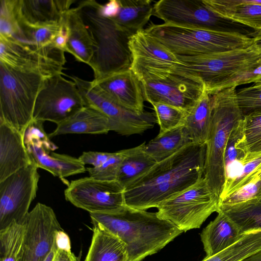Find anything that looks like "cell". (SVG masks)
Returning <instances> with one entry per match:
<instances>
[{"mask_svg": "<svg viewBox=\"0 0 261 261\" xmlns=\"http://www.w3.org/2000/svg\"><path fill=\"white\" fill-rule=\"evenodd\" d=\"M25 232L19 261H44L51 251L57 231L63 229L53 209L38 203L24 222Z\"/></svg>", "mask_w": 261, "mask_h": 261, "instance_id": "2e32d148", "label": "cell"}, {"mask_svg": "<svg viewBox=\"0 0 261 261\" xmlns=\"http://www.w3.org/2000/svg\"><path fill=\"white\" fill-rule=\"evenodd\" d=\"M260 190H259V195H260V196H261V175L260 176Z\"/></svg>", "mask_w": 261, "mask_h": 261, "instance_id": "f5cc1de1", "label": "cell"}, {"mask_svg": "<svg viewBox=\"0 0 261 261\" xmlns=\"http://www.w3.org/2000/svg\"><path fill=\"white\" fill-rule=\"evenodd\" d=\"M111 131L108 117L94 108L85 107L74 115L57 125L48 135L53 138L68 134H107Z\"/></svg>", "mask_w": 261, "mask_h": 261, "instance_id": "7402d4cb", "label": "cell"}, {"mask_svg": "<svg viewBox=\"0 0 261 261\" xmlns=\"http://www.w3.org/2000/svg\"><path fill=\"white\" fill-rule=\"evenodd\" d=\"M261 174V155L246 164L240 175L221 194L219 202L243 187Z\"/></svg>", "mask_w": 261, "mask_h": 261, "instance_id": "ab89813d", "label": "cell"}, {"mask_svg": "<svg viewBox=\"0 0 261 261\" xmlns=\"http://www.w3.org/2000/svg\"><path fill=\"white\" fill-rule=\"evenodd\" d=\"M54 244L57 249L68 252L71 251V243L69 236L63 230L56 231Z\"/></svg>", "mask_w": 261, "mask_h": 261, "instance_id": "7dc6e473", "label": "cell"}, {"mask_svg": "<svg viewBox=\"0 0 261 261\" xmlns=\"http://www.w3.org/2000/svg\"><path fill=\"white\" fill-rule=\"evenodd\" d=\"M236 87L211 95L212 119L205 144L203 177L219 199L225 182V152L230 135L243 116L236 99Z\"/></svg>", "mask_w": 261, "mask_h": 261, "instance_id": "277c9868", "label": "cell"}, {"mask_svg": "<svg viewBox=\"0 0 261 261\" xmlns=\"http://www.w3.org/2000/svg\"><path fill=\"white\" fill-rule=\"evenodd\" d=\"M125 155V149L112 152L110 158L101 165L97 167H87L89 176L103 181L116 180L121 163Z\"/></svg>", "mask_w": 261, "mask_h": 261, "instance_id": "f35d334b", "label": "cell"}, {"mask_svg": "<svg viewBox=\"0 0 261 261\" xmlns=\"http://www.w3.org/2000/svg\"><path fill=\"white\" fill-rule=\"evenodd\" d=\"M92 82L118 105L138 113L145 111L141 83L130 68Z\"/></svg>", "mask_w": 261, "mask_h": 261, "instance_id": "ac0fdd59", "label": "cell"}, {"mask_svg": "<svg viewBox=\"0 0 261 261\" xmlns=\"http://www.w3.org/2000/svg\"><path fill=\"white\" fill-rule=\"evenodd\" d=\"M112 152L85 151L79 159L85 165H90L97 167L104 163L111 155Z\"/></svg>", "mask_w": 261, "mask_h": 261, "instance_id": "ee69618b", "label": "cell"}, {"mask_svg": "<svg viewBox=\"0 0 261 261\" xmlns=\"http://www.w3.org/2000/svg\"><path fill=\"white\" fill-rule=\"evenodd\" d=\"M219 198L202 176L195 184L162 202L158 216L182 232L199 228L214 212L219 211Z\"/></svg>", "mask_w": 261, "mask_h": 261, "instance_id": "9c48e42d", "label": "cell"}, {"mask_svg": "<svg viewBox=\"0 0 261 261\" xmlns=\"http://www.w3.org/2000/svg\"><path fill=\"white\" fill-rule=\"evenodd\" d=\"M91 222L93 236L85 261H127L123 242L100 224Z\"/></svg>", "mask_w": 261, "mask_h": 261, "instance_id": "d4e9b609", "label": "cell"}, {"mask_svg": "<svg viewBox=\"0 0 261 261\" xmlns=\"http://www.w3.org/2000/svg\"><path fill=\"white\" fill-rule=\"evenodd\" d=\"M128 44L130 68L136 75L147 71H173L180 64L175 55L144 29L132 35Z\"/></svg>", "mask_w": 261, "mask_h": 261, "instance_id": "e0dca14e", "label": "cell"}, {"mask_svg": "<svg viewBox=\"0 0 261 261\" xmlns=\"http://www.w3.org/2000/svg\"><path fill=\"white\" fill-rule=\"evenodd\" d=\"M62 74L45 79L35 102L33 120L57 125L86 107L76 84Z\"/></svg>", "mask_w": 261, "mask_h": 261, "instance_id": "5bb4252c", "label": "cell"}, {"mask_svg": "<svg viewBox=\"0 0 261 261\" xmlns=\"http://www.w3.org/2000/svg\"><path fill=\"white\" fill-rule=\"evenodd\" d=\"M66 14L60 23L59 29L53 42V44L55 47L65 52L66 51L67 45L69 37V28Z\"/></svg>", "mask_w": 261, "mask_h": 261, "instance_id": "f6af8a7d", "label": "cell"}, {"mask_svg": "<svg viewBox=\"0 0 261 261\" xmlns=\"http://www.w3.org/2000/svg\"><path fill=\"white\" fill-rule=\"evenodd\" d=\"M60 24L37 28L21 26V35L17 40L39 46L51 45L59 29Z\"/></svg>", "mask_w": 261, "mask_h": 261, "instance_id": "74e56055", "label": "cell"}, {"mask_svg": "<svg viewBox=\"0 0 261 261\" xmlns=\"http://www.w3.org/2000/svg\"><path fill=\"white\" fill-rule=\"evenodd\" d=\"M141 82L145 101L162 102L187 112L205 92L202 83L176 70L147 71L137 75Z\"/></svg>", "mask_w": 261, "mask_h": 261, "instance_id": "30bf717a", "label": "cell"}, {"mask_svg": "<svg viewBox=\"0 0 261 261\" xmlns=\"http://www.w3.org/2000/svg\"><path fill=\"white\" fill-rule=\"evenodd\" d=\"M94 0L81 1L77 6L94 44V51L88 64L94 79L130 68L129 47L131 35L120 29L111 18L101 16Z\"/></svg>", "mask_w": 261, "mask_h": 261, "instance_id": "3957f363", "label": "cell"}, {"mask_svg": "<svg viewBox=\"0 0 261 261\" xmlns=\"http://www.w3.org/2000/svg\"><path fill=\"white\" fill-rule=\"evenodd\" d=\"M46 77L0 62V122L23 135L33 120L36 98Z\"/></svg>", "mask_w": 261, "mask_h": 261, "instance_id": "8992f818", "label": "cell"}, {"mask_svg": "<svg viewBox=\"0 0 261 261\" xmlns=\"http://www.w3.org/2000/svg\"><path fill=\"white\" fill-rule=\"evenodd\" d=\"M23 135L0 122V182L33 163Z\"/></svg>", "mask_w": 261, "mask_h": 261, "instance_id": "ffe728a7", "label": "cell"}, {"mask_svg": "<svg viewBox=\"0 0 261 261\" xmlns=\"http://www.w3.org/2000/svg\"><path fill=\"white\" fill-rule=\"evenodd\" d=\"M205 144L192 143L156 163L124 190L125 204L145 211L186 190L203 176Z\"/></svg>", "mask_w": 261, "mask_h": 261, "instance_id": "6da1fadb", "label": "cell"}, {"mask_svg": "<svg viewBox=\"0 0 261 261\" xmlns=\"http://www.w3.org/2000/svg\"><path fill=\"white\" fill-rule=\"evenodd\" d=\"M236 99L243 117L261 112V81L237 90Z\"/></svg>", "mask_w": 261, "mask_h": 261, "instance_id": "8d00e7d4", "label": "cell"}, {"mask_svg": "<svg viewBox=\"0 0 261 261\" xmlns=\"http://www.w3.org/2000/svg\"><path fill=\"white\" fill-rule=\"evenodd\" d=\"M120 8L119 0H111L104 5L98 4V10L99 14L107 18H115Z\"/></svg>", "mask_w": 261, "mask_h": 261, "instance_id": "bcb514c9", "label": "cell"}, {"mask_svg": "<svg viewBox=\"0 0 261 261\" xmlns=\"http://www.w3.org/2000/svg\"><path fill=\"white\" fill-rule=\"evenodd\" d=\"M120 8L112 19L123 31L132 36L144 30L153 15V5L150 0H119Z\"/></svg>", "mask_w": 261, "mask_h": 261, "instance_id": "83f0119b", "label": "cell"}, {"mask_svg": "<svg viewBox=\"0 0 261 261\" xmlns=\"http://www.w3.org/2000/svg\"><path fill=\"white\" fill-rule=\"evenodd\" d=\"M242 128L249 153L256 156L261 155V112L243 117Z\"/></svg>", "mask_w": 261, "mask_h": 261, "instance_id": "e575fe53", "label": "cell"}, {"mask_svg": "<svg viewBox=\"0 0 261 261\" xmlns=\"http://www.w3.org/2000/svg\"><path fill=\"white\" fill-rule=\"evenodd\" d=\"M176 56H198L244 49L253 38L236 33L205 30L162 23L145 30Z\"/></svg>", "mask_w": 261, "mask_h": 261, "instance_id": "5b68a950", "label": "cell"}, {"mask_svg": "<svg viewBox=\"0 0 261 261\" xmlns=\"http://www.w3.org/2000/svg\"><path fill=\"white\" fill-rule=\"evenodd\" d=\"M192 143L187 129L181 125L158 134L147 143L145 142L144 149L155 162L159 163Z\"/></svg>", "mask_w": 261, "mask_h": 261, "instance_id": "f546056e", "label": "cell"}, {"mask_svg": "<svg viewBox=\"0 0 261 261\" xmlns=\"http://www.w3.org/2000/svg\"><path fill=\"white\" fill-rule=\"evenodd\" d=\"M243 261H261V252L251 255Z\"/></svg>", "mask_w": 261, "mask_h": 261, "instance_id": "816d5d0a", "label": "cell"}, {"mask_svg": "<svg viewBox=\"0 0 261 261\" xmlns=\"http://www.w3.org/2000/svg\"><path fill=\"white\" fill-rule=\"evenodd\" d=\"M153 15L165 23L208 31L236 33L253 38L257 31L224 18L203 0H161L153 4Z\"/></svg>", "mask_w": 261, "mask_h": 261, "instance_id": "ba28073f", "label": "cell"}, {"mask_svg": "<svg viewBox=\"0 0 261 261\" xmlns=\"http://www.w3.org/2000/svg\"><path fill=\"white\" fill-rule=\"evenodd\" d=\"M38 169L33 162L0 182V230L24 223L38 188Z\"/></svg>", "mask_w": 261, "mask_h": 261, "instance_id": "7c38bea8", "label": "cell"}, {"mask_svg": "<svg viewBox=\"0 0 261 261\" xmlns=\"http://www.w3.org/2000/svg\"><path fill=\"white\" fill-rule=\"evenodd\" d=\"M151 105L153 106L157 123L160 126L159 134L184 125L187 111L162 102H153Z\"/></svg>", "mask_w": 261, "mask_h": 261, "instance_id": "836d02e7", "label": "cell"}, {"mask_svg": "<svg viewBox=\"0 0 261 261\" xmlns=\"http://www.w3.org/2000/svg\"><path fill=\"white\" fill-rule=\"evenodd\" d=\"M43 122L33 120L25 129L24 134L25 145H35L42 146L46 150L54 151L58 147L53 143L45 133L43 126Z\"/></svg>", "mask_w": 261, "mask_h": 261, "instance_id": "60d3db41", "label": "cell"}, {"mask_svg": "<svg viewBox=\"0 0 261 261\" xmlns=\"http://www.w3.org/2000/svg\"><path fill=\"white\" fill-rule=\"evenodd\" d=\"M204 4L218 15L261 30V0H203Z\"/></svg>", "mask_w": 261, "mask_h": 261, "instance_id": "44dd1931", "label": "cell"}, {"mask_svg": "<svg viewBox=\"0 0 261 261\" xmlns=\"http://www.w3.org/2000/svg\"><path fill=\"white\" fill-rule=\"evenodd\" d=\"M257 157L248 150L242 120L232 130L227 144L224 156L225 182L223 191L240 175L246 164Z\"/></svg>", "mask_w": 261, "mask_h": 261, "instance_id": "484cf974", "label": "cell"}, {"mask_svg": "<svg viewBox=\"0 0 261 261\" xmlns=\"http://www.w3.org/2000/svg\"><path fill=\"white\" fill-rule=\"evenodd\" d=\"M212 119L211 95L204 92L187 113L184 124L193 143L205 144Z\"/></svg>", "mask_w": 261, "mask_h": 261, "instance_id": "1f68e13d", "label": "cell"}, {"mask_svg": "<svg viewBox=\"0 0 261 261\" xmlns=\"http://www.w3.org/2000/svg\"><path fill=\"white\" fill-rule=\"evenodd\" d=\"M57 252V248L54 244L51 251H50L49 254L48 255V256H47V257L45 258V259L44 261H54V259L55 258Z\"/></svg>", "mask_w": 261, "mask_h": 261, "instance_id": "f907efd6", "label": "cell"}, {"mask_svg": "<svg viewBox=\"0 0 261 261\" xmlns=\"http://www.w3.org/2000/svg\"><path fill=\"white\" fill-rule=\"evenodd\" d=\"M217 213L216 218L200 234L206 256L214 255L230 246L243 234L225 214L221 212Z\"/></svg>", "mask_w": 261, "mask_h": 261, "instance_id": "cb8c5ba5", "label": "cell"}, {"mask_svg": "<svg viewBox=\"0 0 261 261\" xmlns=\"http://www.w3.org/2000/svg\"><path fill=\"white\" fill-rule=\"evenodd\" d=\"M24 232V223L16 222L0 230V261H19Z\"/></svg>", "mask_w": 261, "mask_h": 261, "instance_id": "d6a6232c", "label": "cell"}, {"mask_svg": "<svg viewBox=\"0 0 261 261\" xmlns=\"http://www.w3.org/2000/svg\"><path fill=\"white\" fill-rule=\"evenodd\" d=\"M64 53L53 44L39 46L0 36V62L45 77L63 73L66 63Z\"/></svg>", "mask_w": 261, "mask_h": 261, "instance_id": "4fadbf2b", "label": "cell"}, {"mask_svg": "<svg viewBox=\"0 0 261 261\" xmlns=\"http://www.w3.org/2000/svg\"><path fill=\"white\" fill-rule=\"evenodd\" d=\"M260 175L261 174L243 187L220 201L219 204H234L259 197Z\"/></svg>", "mask_w": 261, "mask_h": 261, "instance_id": "b9f144b4", "label": "cell"}, {"mask_svg": "<svg viewBox=\"0 0 261 261\" xmlns=\"http://www.w3.org/2000/svg\"><path fill=\"white\" fill-rule=\"evenodd\" d=\"M180 64L176 71L202 84L212 95L260 57L252 45L246 48L198 56H176Z\"/></svg>", "mask_w": 261, "mask_h": 261, "instance_id": "52a82bcc", "label": "cell"}, {"mask_svg": "<svg viewBox=\"0 0 261 261\" xmlns=\"http://www.w3.org/2000/svg\"><path fill=\"white\" fill-rule=\"evenodd\" d=\"M145 142L125 149L116 181L124 190L147 172L156 163L144 149Z\"/></svg>", "mask_w": 261, "mask_h": 261, "instance_id": "f1b7e54d", "label": "cell"}, {"mask_svg": "<svg viewBox=\"0 0 261 261\" xmlns=\"http://www.w3.org/2000/svg\"><path fill=\"white\" fill-rule=\"evenodd\" d=\"M0 36L18 39L21 35L15 9V0H1Z\"/></svg>", "mask_w": 261, "mask_h": 261, "instance_id": "d590c367", "label": "cell"}, {"mask_svg": "<svg viewBox=\"0 0 261 261\" xmlns=\"http://www.w3.org/2000/svg\"><path fill=\"white\" fill-rule=\"evenodd\" d=\"M66 17L69 28L66 52L77 61L88 65L94 54V44L77 7L70 8Z\"/></svg>", "mask_w": 261, "mask_h": 261, "instance_id": "4316f807", "label": "cell"}, {"mask_svg": "<svg viewBox=\"0 0 261 261\" xmlns=\"http://www.w3.org/2000/svg\"><path fill=\"white\" fill-rule=\"evenodd\" d=\"M124 189L116 181L90 176L72 180L64 191L66 200L89 213H112L126 206Z\"/></svg>", "mask_w": 261, "mask_h": 261, "instance_id": "9a60e30c", "label": "cell"}, {"mask_svg": "<svg viewBox=\"0 0 261 261\" xmlns=\"http://www.w3.org/2000/svg\"><path fill=\"white\" fill-rule=\"evenodd\" d=\"M252 46L257 53L261 54V30L258 31L253 37Z\"/></svg>", "mask_w": 261, "mask_h": 261, "instance_id": "681fc988", "label": "cell"}, {"mask_svg": "<svg viewBox=\"0 0 261 261\" xmlns=\"http://www.w3.org/2000/svg\"><path fill=\"white\" fill-rule=\"evenodd\" d=\"M76 84L85 106L96 109L108 118L111 131L122 136L142 134L157 123L154 113H138L118 105L96 85L77 76H70Z\"/></svg>", "mask_w": 261, "mask_h": 261, "instance_id": "8fae6325", "label": "cell"}, {"mask_svg": "<svg viewBox=\"0 0 261 261\" xmlns=\"http://www.w3.org/2000/svg\"><path fill=\"white\" fill-rule=\"evenodd\" d=\"M91 222L103 226L125 244L127 261L155 254L182 231L156 213L127 207L112 213H90Z\"/></svg>", "mask_w": 261, "mask_h": 261, "instance_id": "7a4b0ae2", "label": "cell"}, {"mask_svg": "<svg viewBox=\"0 0 261 261\" xmlns=\"http://www.w3.org/2000/svg\"><path fill=\"white\" fill-rule=\"evenodd\" d=\"M261 81V57L249 67L227 82L221 89ZM220 91V90H219Z\"/></svg>", "mask_w": 261, "mask_h": 261, "instance_id": "7bdbcfd3", "label": "cell"}, {"mask_svg": "<svg viewBox=\"0 0 261 261\" xmlns=\"http://www.w3.org/2000/svg\"><path fill=\"white\" fill-rule=\"evenodd\" d=\"M27 148L38 168L47 171L63 181L69 176L87 171L85 165L79 158L48 151L42 146L35 145H30Z\"/></svg>", "mask_w": 261, "mask_h": 261, "instance_id": "603a6c76", "label": "cell"}, {"mask_svg": "<svg viewBox=\"0 0 261 261\" xmlns=\"http://www.w3.org/2000/svg\"><path fill=\"white\" fill-rule=\"evenodd\" d=\"M218 212L228 217L242 234L261 230V196L234 204H219Z\"/></svg>", "mask_w": 261, "mask_h": 261, "instance_id": "4dcf8cb0", "label": "cell"}, {"mask_svg": "<svg viewBox=\"0 0 261 261\" xmlns=\"http://www.w3.org/2000/svg\"><path fill=\"white\" fill-rule=\"evenodd\" d=\"M81 254L76 257L71 251L68 252L57 249V252L54 261H80Z\"/></svg>", "mask_w": 261, "mask_h": 261, "instance_id": "c3c4849f", "label": "cell"}, {"mask_svg": "<svg viewBox=\"0 0 261 261\" xmlns=\"http://www.w3.org/2000/svg\"><path fill=\"white\" fill-rule=\"evenodd\" d=\"M75 2L74 0H15L19 25L32 28L58 25Z\"/></svg>", "mask_w": 261, "mask_h": 261, "instance_id": "d6986e66", "label": "cell"}]
</instances>
